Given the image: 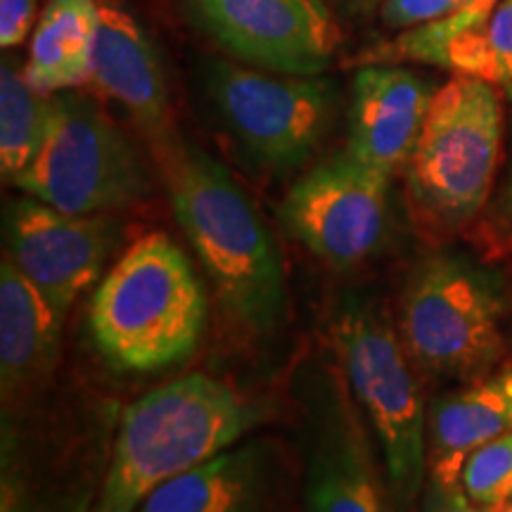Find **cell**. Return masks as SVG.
Returning a JSON list of instances; mask_svg holds the SVG:
<instances>
[{
	"instance_id": "obj_1",
	"label": "cell",
	"mask_w": 512,
	"mask_h": 512,
	"mask_svg": "<svg viewBox=\"0 0 512 512\" xmlns=\"http://www.w3.org/2000/svg\"><path fill=\"white\" fill-rule=\"evenodd\" d=\"M266 408L228 382L190 373L126 408L91 512H136L157 486L235 446Z\"/></svg>"
},
{
	"instance_id": "obj_2",
	"label": "cell",
	"mask_w": 512,
	"mask_h": 512,
	"mask_svg": "<svg viewBox=\"0 0 512 512\" xmlns=\"http://www.w3.org/2000/svg\"><path fill=\"white\" fill-rule=\"evenodd\" d=\"M171 207L207 268L226 311L254 332L285 316V268L268 228L228 169L200 147L183 145L164 164Z\"/></svg>"
},
{
	"instance_id": "obj_3",
	"label": "cell",
	"mask_w": 512,
	"mask_h": 512,
	"mask_svg": "<svg viewBox=\"0 0 512 512\" xmlns=\"http://www.w3.org/2000/svg\"><path fill=\"white\" fill-rule=\"evenodd\" d=\"M91 337L119 373H159L195 354L207 297L190 259L169 235L133 242L91 299Z\"/></svg>"
},
{
	"instance_id": "obj_4",
	"label": "cell",
	"mask_w": 512,
	"mask_h": 512,
	"mask_svg": "<svg viewBox=\"0 0 512 512\" xmlns=\"http://www.w3.org/2000/svg\"><path fill=\"white\" fill-rule=\"evenodd\" d=\"M501 138L494 83L456 76L434 91L406 164L408 200L422 228L451 233L475 219L494 188Z\"/></svg>"
},
{
	"instance_id": "obj_5",
	"label": "cell",
	"mask_w": 512,
	"mask_h": 512,
	"mask_svg": "<svg viewBox=\"0 0 512 512\" xmlns=\"http://www.w3.org/2000/svg\"><path fill=\"white\" fill-rule=\"evenodd\" d=\"M332 335L339 366L382 448L394 501L411 508L427 477V418L411 356L382 311L361 297L339 306Z\"/></svg>"
},
{
	"instance_id": "obj_6",
	"label": "cell",
	"mask_w": 512,
	"mask_h": 512,
	"mask_svg": "<svg viewBox=\"0 0 512 512\" xmlns=\"http://www.w3.org/2000/svg\"><path fill=\"white\" fill-rule=\"evenodd\" d=\"M503 299L484 268L458 254H432L401 297L399 335L422 373L479 380L503 354Z\"/></svg>"
},
{
	"instance_id": "obj_7",
	"label": "cell",
	"mask_w": 512,
	"mask_h": 512,
	"mask_svg": "<svg viewBox=\"0 0 512 512\" xmlns=\"http://www.w3.org/2000/svg\"><path fill=\"white\" fill-rule=\"evenodd\" d=\"M12 185L79 216L110 214L150 195L136 147L98 102L74 88L53 95L41 150Z\"/></svg>"
},
{
	"instance_id": "obj_8",
	"label": "cell",
	"mask_w": 512,
	"mask_h": 512,
	"mask_svg": "<svg viewBox=\"0 0 512 512\" xmlns=\"http://www.w3.org/2000/svg\"><path fill=\"white\" fill-rule=\"evenodd\" d=\"M204 86L235 140L271 171L299 169L328 136L339 107L337 88L320 74L261 72L214 60Z\"/></svg>"
},
{
	"instance_id": "obj_9",
	"label": "cell",
	"mask_w": 512,
	"mask_h": 512,
	"mask_svg": "<svg viewBox=\"0 0 512 512\" xmlns=\"http://www.w3.org/2000/svg\"><path fill=\"white\" fill-rule=\"evenodd\" d=\"M302 399L309 512H394L342 366L323 363L313 370L302 384Z\"/></svg>"
},
{
	"instance_id": "obj_10",
	"label": "cell",
	"mask_w": 512,
	"mask_h": 512,
	"mask_svg": "<svg viewBox=\"0 0 512 512\" xmlns=\"http://www.w3.org/2000/svg\"><path fill=\"white\" fill-rule=\"evenodd\" d=\"M389 176L349 150L292 185L278 216L287 233L335 268L366 261L387 233Z\"/></svg>"
},
{
	"instance_id": "obj_11",
	"label": "cell",
	"mask_w": 512,
	"mask_h": 512,
	"mask_svg": "<svg viewBox=\"0 0 512 512\" xmlns=\"http://www.w3.org/2000/svg\"><path fill=\"white\" fill-rule=\"evenodd\" d=\"M188 8L230 57L266 72L318 76L342 43L323 0H188Z\"/></svg>"
},
{
	"instance_id": "obj_12",
	"label": "cell",
	"mask_w": 512,
	"mask_h": 512,
	"mask_svg": "<svg viewBox=\"0 0 512 512\" xmlns=\"http://www.w3.org/2000/svg\"><path fill=\"white\" fill-rule=\"evenodd\" d=\"M119 233V223L107 216L67 214L36 197L15 200L5 211L8 259L62 318L100 278Z\"/></svg>"
},
{
	"instance_id": "obj_13",
	"label": "cell",
	"mask_w": 512,
	"mask_h": 512,
	"mask_svg": "<svg viewBox=\"0 0 512 512\" xmlns=\"http://www.w3.org/2000/svg\"><path fill=\"white\" fill-rule=\"evenodd\" d=\"M91 86L117 102L166 164L183 147L174 126L169 86L155 43L145 29L117 5H100Z\"/></svg>"
},
{
	"instance_id": "obj_14",
	"label": "cell",
	"mask_w": 512,
	"mask_h": 512,
	"mask_svg": "<svg viewBox=\"0 0 512 512\" xmlns=\"http://www.w3.org/2000/svg\"><path fill=\"white\" fill-rule=\"evenodd\" d=\"M434 98L430 83L411 69L368 64L351 86L347 150L392 176L408 164Z\"/></svg>"
},
{
	"instance_id": "obj_15",
	"label": "cell",
	"mask_w": 512,
	"mask_h": 512,
	"mask_svg": "<svg viewBox=\"0 0 512 512\" xmlns=\"http://www.w3.org/2000/svg\"><path fill=\"white\" fill-rule=\"evenodd\" d=\"M512 432V368L439 396L427 422V475L441 501L467 498L460 477L479 446Z\"/></svg>"
},
{
	"instance_id": "obj_16",
	"label": "cell",
	"mask_w": 512,
	"mask_h": 512,
	"mask_svg": "<svg viewBox=\"0 0 512 512\" xmlns=\"http://www.w3.org/2000/svg\"><path fill=\"white\" fill-rule=\"evenodd\" d=\"M271 489V448L230 446L157 486L136 512H261Z\"/></svg>"
},
{
	"instance_id": "obj_17",
	"label": "cell",
	"mask_w": 512,
	"mask_h": 512,
	"mask_svg": "<svg viewBox=\"0 0 512 512\" xmlns=\"http://www.w3.org/2000/svg\"><path fill=\"white\" fill-rule=\"evenodd\" d=\"M64 318L5 256L0 266V382L3 396L46 380L60 356Z\"/></svg>"
},
{
	"instance_id": "obj_18",
	"label": "cell",
	"mask_w": 512,
	"mask_h": 512,
	"mask_svg": "<svg viewBox=\"0 0 512 512\" xmlns=\"http://www.w3.org/2000/svg\"><path fill=\"white\" fill-rule=\"evenodd\" d=\"M100 5L95 0H48L38 17L24 67L36 91L55 95L91 81Z\"/></svg>"
},
{
	"instance_id": "obj_19",
	"label": "cell",
	"mask_w": 512,
	"mask_h": 512,
	"mask_svg": "<svg viewBox=\"0 0 512 512\" xmlns=\"http://www.w3.org/2000/svg\"><path fill=\"white\" fill-rule=\"evenodd\" d=\"M53 95L36 91L19 64L0 67V174L15 183L34 162L46 138Z\"/></svg>"
},
{
	"instance_id": "obj_20",
	"label": "cell",
	"mask_w": 512,
	"mask_h": 512,
	"mask_svg": "<svg viewBox=\"0 0 512 512\" xmlns=\"http://www.w3.org/2000/svg\"><path fill=\"white\" fill-rule=\"evenodd\" d=\"M441 67L486 83H512V0H501L486 22L453 36Z\"/></svg>"
},
{
	"instance_id": "obj_21",
	"label": "cell",
	"mask_w": 512,
	"mask_h": 512,
	"mask_svg": "<svg viewBox=\"0 0 512 512\" xmlns=\"http://www.w3.org/2000/svg\"><path fill=\"white\" fill-rule=\"evenodd\" d=\"M465 3L467 0H387L382 22L392 29H415L456 15Z\"/></svg>"
},
{
	"instance_id": "obj_22",
	"label": "cell",
	"mask_w": 512,
	"mask_h": 512,
	"mask_svg": "<svg viewBox=\"0 0 512 512\" xmlns=\"http://www.w3.org/2000/svg\"><path fill=\"white\" fill-rule=\"evenodd\" d=\"M38 0H0V48L10 50L27 41L36 22Z\"/></svg>"
},
{
	"instance_id": "obj_23",
	"label": "cell",
	"mask_w": 512,
	"mask_h": 512,
	"mask_svg": "<svg viewBox=\"0 0 512 512\" xmlns=\"http://www.w3.org/2000/svg\"><path fill=\"white\" fill-rule=\"evenodd\" d=\"M444 503H446V512H479V510H467L465 498H460V501H444Z\"/></svg>"
},
{
	"instance_id": "obj_24",
	"label": "cell",
	"mask_w": 512,
	"mask_h": 512,
	"mask_svg": "<svg viewBox=\"0 0 512 512\" xmlns=\"http://www.w3.org/2000/svg\"><path fill=\"white\" fill-rule=\"evenodd\" d=\"M512 498V458H510V472H508V482H505V501Z\"/></svg>"
},
{
	"instance_id": "obj_25",
	"label": "cell",
	"mask_w": 512,
	"mask_h": 512,
	"mask_svg": "<svg viewBox=\"0 0 512 512\" xmlns=\"http://www.w3.org/2000/svg\"><path fill=\"white\" fill-rule=\"evenodd\" d=\"M491 512H512V498L503 501L501 505H496V508H491Z\"/></svg>"
},
{
	"instance_id": "obj_26",
	"label": "cell",
	"mask_w": 512,
	"mask_h": 512,
	"mask_svg": "<svg viewBox=\"0 0 512 512\" xmlns=\"http://www.w3.org/2000/svg\"><path fill=\"white\" fill-rule=\"evenodd\" d=\"M508 214L512 221V169H510V183H508Z\"/></svg>"
},
{
	"instance_id": "obj_27",
	"label": "cell",
	"mask_w": 512,
	"mask_h": 512,
	"mask_svg": "<svg viewBox=\"0 0 512 512\" xmlns=\"http://www.w3.org/2000/svg\"><path fill=\"white\" fill-rule=\"evenodd\" d=\"M505 95H508V98L512 100V83H508V86H505Z\"/></svg>"
}]
</instances>
